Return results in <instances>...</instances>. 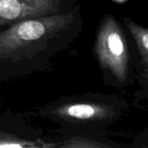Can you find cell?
<instances>
[{"mask_svg": "<svg viewBox=\"0 0 148 148\" xmlns=\"http://www.w3.org/2000/svg\"><path fill=\"white\" fill-rule=\"evenodd\" d=\"M81 23L78 10L25 19L0 29V72L57 51Z\"/></svg>", "mask_w": 148, "mask_h": 148, "instance_id": "cell-1", "label": "cell"}, {"mask_svg": "<svg viewBox=\"0 0 148 148\" xmlns=\"http://www.w3.org/2000/svg\"><path fill=\"white\" fill-rule=\"evenodd\" d=\"M96 59L108 75L117 85H125L130 79V51L126 35L111 15L101 20L95 42Z\"/></svg>", "mask_w": 148, "mask_h": 148, "instance_id": "cell-2", "label": "cell"}, {"mask_svg": "<svg viewBox=\"0 0 148 148\" xmlns=\"http://www.w3.org/2000/svg\"><path fill=\"white\" fill-rule=\"evenodd\" d=\"M48 114L68 126L88 128L106 127L120 115V110L105 101L71 100L51 107Z\"/></svg>", "mask_w": 148, "mask_h": 148, "instance_id": "cell-3", "label": "cell"}, {"mask_svg": "<svg viewBox=\"0 0 148 148\" xmlns=\"http://www.w3.org/2000/svg\"><path fill=\"white\" fill-rule=\"evenodd\" d=\"M63 0H0V29L17 22L62 10Z\"/></svg>", "mask_w": 148, "mask_h": 148, "instance_id": "cell-4", "label": "cell"}, {"mask_svg": "<svg viewBox=\"0 0 148 148\" xmlns=\"http://www.w3.org/2000/svg\"><path fill=\"white\" fill-rule=\"evenodd\" d=\"M123 21L128 29L132 37L134 38L136 48L141 57L142 63L147 72L148 66V29L147 28L139 25L135 22L127 17H124Z\"/></svg>", "mask_w": 148, "mask_h": 148, "instance_id": "cell-5", "label": "cell"}]
</instances>
